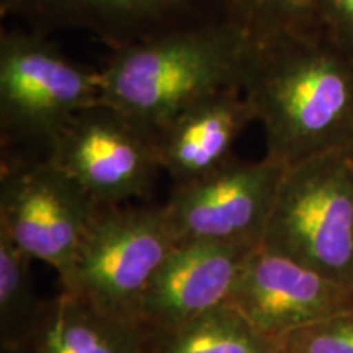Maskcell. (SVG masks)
I'll return each mask as SVG.
<instances>
[{
    "label": "cell",
    "mask_w": 353,
    "mask_h": 353,
    "mask_svg": "<svg viewBox=\"0 0 353 353\" xmlns=\"http://www.w3.org/2000/svg\"><path fill=\"white\" fill-rule=\"evenodd\" d=\"M244 94L278 164L353 145V59L324 30L257 43Z\"/></svg>",
    "instance_id": "obj_1"
},
{
    "label": "cell",
    "mask_w": 353,
    "mask_h": 353,
    "mask_svg": "<svg viewBox=\"0 0 353 353\" xmlns=\"http://www.w3.org/2000/svg\"><path fill=\"white\" fill-rule=\"evenodd\" d=\"M255 50L257 41L232 20L134 41L101 69L103 105L154 138L198 101L244 90Z\"/></svg>",
    "instance_id": "obj_2"
},
{
    "label": "cell",
    "mask_w": 353,
    "mask_h": 353,
    "mask_svg": "<svg viewBox=\"0 0 353 353\" xmlns=\"http://www.w3.org/2000/svg\"><path fill=\"white\" fill-rule=\"evenodd\" d=\"M260 245L353 286V145L286 167Z\"/></svg>",
    "instance_id": "obj_3"
},
{
    "label": "cell",
    "mask_w": 353,
    "mask_h": 353,
    "mask_svg": "<svg viewBox=\"0 0 353 353\" xmlns=\"http://www.w3.org/2000/svg\"><path fill=\"white\" fill-rule=\"evenodd\" d=\"M175 244L162 206H100L61 286L108 314L139 321L145 290Z\"/></svg>",
    "instance_id": "obj_4"
},
{
    "label": "cell",
    "mask_w": 353,
    "mask_h": 353,
    "mask_svg": "<svg viewBox=\"0 0 353 353\" xmlns=\"http://www.w3.org/2000/svg\"><path fill=\"white\" fill-rule=\"evenodd\" d=\"M103 105L101 69L65 57L46 39L25 33L0 41V126L3 139L43 143L83 110Z\"/></svg>",
    "instance_id": "obj_5"
},
{
    "label": "cell",
    "mask_w": 353,
    "mask_h": 353,
    "mask_svg": "<svg viewBox=\"0 0 353 353\" xmlns=\"http://www.w3.org/2000/svg\"><path fill=\"white\" fill-rule=\"evenodd\" d=\"M100 206L64 172L43 161H3L0 232L63 278Z\"/></svg>",
    "instance_id": "obj_6"
},
{
    "label": "cell",
    "mask_w": 353,
    "mask_h": 353,
    "mask_svg": "<svg viewBox=\"0 0 353 353\" xmlns=\"http://www.w3.org/2000/svg\"><path fill=\"white\" fill-rule=\"evenodd\" d=\"M46 159L99 206L148 195L162 170L152 136L105 105L77 113L52 139Z\"/></svg>",
    "instance_id": "obj_7"
},
{
    "label": "cell",
    "mask_w": 353,
    "mask_h": 353,
    "mask_svg": "<svg viewBox=\"0 0 353 353\" xmlns=\"http://www.w3.org/2000/svg\"><path fill=\"white\" fill-rule=\"evenodd\" d=\"M285 170L268 157L231 159L210 175L176 185L162 206L176 244H262Z\"/></svg>",
    "instance_id": "obj_8"
},
{
    "label": "cell",
    "mask_w": 353,
    "mask_h": 353,
    "mask_svg": "<svg viewBox=\"0 0 353 353\" xmlns=\"http://www.w3.org/2000/svg\"><path fill=\"white\" fill-rule=\"evenodd\" d=\"M229 304L255 329L280 341L353 312V286L257 245L242 267Z\"/></svg>",
    "instance_id": "obj_9"
},
{
    "label": "cell",
    "mask_w": 353,
    "mask_h": 353,
    "mask_svg": "<svg viewBox=\"0 0 353 353\" xmlns=\"http://www.w3.org/2000/svg\"><path fill=\"white\" fill-rule=\"evenodd\" d=\"M255 247L201 241L175 244L145 290L139 321L149 330L165 329L229 304Z\"/></svg>",
    "instance_id": "obj_10"
},
{
    "label": "cell",
    "mask_w": 353,
    "mask_h": 353,
    "mask_svg": "<svg viewBox=\"0 0 353 353\" xmlns=\"http://www.w3.org/2000/svg\"><path fill=\"white\" fill-rule=\"evenodd\" d=\"M254 120V108L242 88L198 101L154 136L161 169L176 185L210 175L231 161L237 138Z\"/></svg>",
    "instance_id": "obj_11"
},
{
    "label": "cell",
    "mask_w": 353,
    "mask_h": 353,
    "mask_svg": "<svg viewBox=\"0 0 353 353\" xmlns=\"http://www.w3.org/2000/svg\"><path fill=\"white\" fill-rule=\"evenodd\" d=\"M149 329L61 291L43 304L25 353H144Z\"/></svg>",
    "instance_id": "obj_12"
},
{
    "label": "cell",
    "mask_w": 353,
    "mask_h": 353,
    "mask_svg": "<svg viewBox=\"0 0 353 353\" xmlns=\"http://www.w3.org/2000/svg\"><path fill=\"white\" fill-rule=\"evenodd\" d=\"M144 353H281V348L224 304L179 325L149 330Z\"/></svg>",
    "instance_id": "obj_13"
},
{
    "label": "cell",
    "mask_w": 353,
    "mask_h": 353,
    "mask_svg": "<svg viewBox=\"0 0 353 353\" xmlns=\"http://www.w3.org/2000/svg\"><path fill=\"white\" fill-rule=\"evenodd\" d=\"M185 0H34L44 15L92 28L121 43L120 34L161 19Z\"/></svg>",
    "instance_id": "obj_14"
},
{
    "label": "cell",
    "mask_w": 353,
    "mask_h": 353,
    "mask_svg": "<svg viewBox=\"0 0 353 353\" xmlns=\"http://www.w3.org/2000/svg\"><path fill=\"white\" fill-rule=\"evenodd\" d=\"M33 259L0 232V339L8 352H23L43 304L34 299Z\"/></svg>",
    "instance_id": "obj_15"
},
{
    "label": "cell",
    "mask_w": 353,
    "mask_h": 353,
    "mask_svg": "<svg viewBox=\"0 0 353 353\" xmlns=\"http://www.w3.org/2000/svg\"><path fill=\"white\" fill-rule=\"evenodd\" d=\"M232 21L257 43L322 32L317 0H231Z\"/></svg>",
    "instance_id": "obj_16"
},
{
    "label": "cell",
    "mask_w": 353,
    "mask_h": 353,
    "mask_svg": "<svg viewBox=\"0 0 353 353\" xmlns=\"http://www.w3.org/2000/svg\"><path fill=\"white\" fill-rule=\"evenodd\" d=\"M278 342L281 353H353V312L317 322Z\"/></svg>",
    "instance_id": "obj_17"
},
{
    "label": "cell",
    "mask_w": 353,
    "mask_h": 353,
    "mask_svg": "<svg viewBox=\"0 0 353 353\" xmlns=\"http://www.w3.org/2000/svg\"><path fill=\"white\" fill-rule=\"evenodd\" d=\"M325 34L353 59V0H317Z\"/></svg>",
    "instance_id": "obj_18"
},
{
    "label": "cell",
    "mask_w": 353,
    "mask_h": 353,
    "mask_svg": "<svg viewBox=\"0 0 353 353\" xmlns=\"http://www.w3.org/2000/svg\"><path fill=\"white\" fill-rule=\"evenodd\" d=\"M2 2H3V10H6V6H7V8H10L13 3L20 2V0H2Z\"/></svg>",
    "instance_id": "obj_19"
}]
</instances>
